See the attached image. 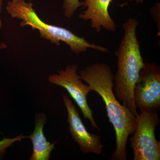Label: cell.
Here are the masks:
<instances>
[{"label": "cell", "mask_w": 160, "mask_h": 160, "mask_svg": "<svg viewBox=\"0 0 160 160\" xmlns=\"http://www.w3.org/2000/svg\"><path fill=\"white\" fill-rule=\"evenodd\" d=\"M46 119V115L43 112L36 114L34 131L28 136L31 140L33 146L30 160H49L51 152L55 148V143L48 142L43 132Z\"/></svg>", "instance_id": "cell-9"}, {"label": "cell", "mask_w": 160, "mask_h": 160, "mask_svg": "<svg viewBox=\"0 0 160 160\" xmlns=\"http://www.w3.org/2000/svg\"><path fill=\"white\" fill-rule=\"evenodd\" d=\"M27 138H28V136L23 135L22 134L12 138H4L2 140L0 141V158L5 154L7 148L13 146V143Z\"/></svg>", "instance_id": "cell-11"}, {"label": "cell", "mask_w": 160, "mask_h": 160, "mask_svg": "<svg viewBox=\"0 0 160 160\" xmlns=\"http://www.w3.org/2000/svg\"><path fill=\"white\" fill-rule=\"evenodd\" d=\"M78 69L77 65H67L65 69L59 70L58 74L49 76L48 80L51 84L65 88L79 107L84 118L89 119L92 128L100 130L87 102V96L92 90L88 84L83 83L78 74Z\"/></svg>", "instance_id": "cell-6"}, {"label": "cell", "mask_w": 160, "mask_h": 160, "mask_svg": "<svg viewBox=\"0 0 160 160\" xmlns=\"http://www.w3.org/2000/svg\"><path fill=\"white\" fill-rule=\"evenodd\" d=\"M138 25V21L134 18H129L123 24L124 35L115 52L118 58V69L113 76L115 95L135 116L138 113L134 102V86L140 70L145 64L137 36Z\"/></svg>", "instance_id": "cell-2"}, {"label": "cell", "mask_w": 160, "mask_h": 160, "mask_svg": "<svg viewBox=\"0 0 160 160\" xmlns=\"http://www.w3.org/2000/svg\"><path fill=\"white\" fill-rule=\"evenodd\" d=\"M63 100L68 113L67 122L69 125V132L72 138L79 146L81 151L84 154L90 152L101 154L103 145L101 141V137L88 131L75 106L66 94H63Z\"/></svg>", "instance_id": "cell-7"}, {"label": "cell", "mask_w": 160, "mask_h": 160, "mask_svg": "<svg viewBox=\"0 0 160 160\" xmlns=\"http://www.w3.org/2000/svg\"><path fill=\"white\" fill-rule=\"evenodd\" d=\"M150 12L153 19L157 23L158 28L157 36H160V3L155 4L150 9Z\"/></svg>", "instance_id": "cell-12"}, {"label": "cell", "mask_w": 160, "mask_h": 160, "mask_svg": "<svg viewBox=\"0 0 160 160\" xmlns=\"http://www.w3.org/2000/svg\"><path fill=\"white\" fill-rule=\"evenodd\" d=\"M134 1H135L138 4V3H143V2H144L145 0H134Z\"/></svg>", "instance_id": "cell-15"}, {"label": "cell", "mask_w": 160, "mask_h": 160, "mask_svg": "<svg viewBox=\"0 0 160 160\" xmlns=\"http://www.w3.org/2000/svg\"><path fill=\"white\" fill-rule=\"evenodd\" d=\"M6 9L12 18L21 20V27L28 26L32 30L37 29L39 32L40 38L48 40L56 46H59L60 42L66 43L75 54L86 52L88 49L109 52L106 48L94 43L91 44L85 38L78 36L68 29L43 22L38 16L31 2L11 0L7 3Z\"/></svg>", "instance_id": "cell-3"}, {"label": "cell", "mask_w": 160, "mask_h": 160, "mask_svg": "<svg viewBox=\"0 0 160 160\" xmlns=\"http://www.w3.org/2000/svg\"><path fill=\"white\" fill-rule=\"evenodd\" d=\"M112 0H85L83 9L85 11L78 17L85 21H90L91 27L99 32L102 28L107 31L115 32L117 26L109 12V7Z\"/></svg>", "instance_id": "cell-8"}, {"label": "cell", "mask_w": 160, "mask_h": 160, "mask_svg": "<svg viewBox=\"0 0 160 160\" xmlns=\"http://www.w3.org/2000/svg\"><path fill=\"white\" fill-rule=\"evenodd\" d=\"M136 127L130 139L133 160H160V141L156 138L159 124L158 112H141L136 115Z\"/></svg>", "instance_id": "cell-4"}, {"label": "cell", "mask_w": 160, "mask_h": 160, "mask_svg": "<svg viewBox=\"0 0 160 160\" xmlns=\"http://www.w3.org/2000/svg\"><path fill=\"white\" fill-rule=\"evenodd\" d=\"M2 1L3 0H0V29H2V22L1 20V14L2 12Z\"/></svg>", "instance_id": "cell-13"}, {"label": "cell", "mask_w": 160, "mask_h": 160, "mask_svg": "<svg viewBox=\"0 0 160 160\" xmlns=\"http://www.w3.org/2000/svg\"><path fill=\"white\" fill-rule=\"evenodd\" d=\"M6 47H7V46H6V44H4V43H2V44H0V50H1V49H5V48H6Z\"/></svg>", "instance_id": "cell-14"}, {"label": "cell", "mask_w": 160, "mask_h": 160, "mask_svg": "<svg viewBox=\"0 0 160 160\" xmlns=\"http://www.w3.org/2000/svg\"><path fill=\"white\" fill-rule=\"evenodd\" d=\"M80 78L97 92L105 103L107 116L114 128L116 147L112 160H126L128 138L136 127V117L126 106L122 105L115 95L113 75L109 65L95 63L80 72Z\"/></svg>", "instance_id": "cell-1"}, {"label": "cell", "mask_w": 160, "mask_h": 160, "mask_svg": "<svg viewBox=\"0 0 160 160\" xmlns=\"http://www.w3.org/2000/svg\"><path fill=\"white\" fill-rule=\"evenodd\" d=\"M135 104L141 112L160 109V68L156 63H145L134 88Z\"/></svg>", "instance_id": "cell-5"}, {"label": "cell", "mask_w": 160, "mask_h": 160, "mask_svg": "<svg viewBox=\"0 0 160 160\" xmlns=\"http://www.w3.org/2000/svg\"><path fill=\"white\" fill-rule=\"evenodd\" d=\"M83 2L79 0H64L62 9L64 15L67 18L71 19L79 7L82 6Z\"/></svg>", "instance_id": "cell-10"}]
</instances>
